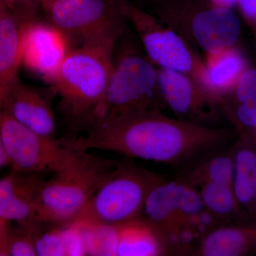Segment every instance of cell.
Listing matches in <instances>:
<instances>
[{"mask_svg":"<svg viewBox=\"0 0 256 256\" xmlns=\"http://www.w3.org/2000/svg\"><path fill=\"white\" fill-rule=\"evenodd\" d=\"M82 128L85 134L62 138L60 144L76 151L100 150L172 165L184 164L202 152L223 146L229 137L226 130L160 112L94 120Z\"/></svg>","mask_w":256,"mask_h":256,"instance_id":"1","label":"cell"},{"mask_svg":"<svg viewBox=\"0 0 256 256\" xmlns=\"http://www.w3.org/2000/svg\"><path fill=\"white\" fill-rule=\"evenodd\" d=\"M114 43L72 48L50 82L66 112L78 124L85 122L104 99L114 66Z\"/></svg>","mask_w":256,"mask_h":256,"instance_id":"2","label":"cell"},{"mask_svg":"<svg viewBox=\"0 0 256 256\" xmlns=\"http://www.w3.org/2000/svg\"><path fill=\"white\" fill-rule=\"evenodd\" d=\"M119 164L86 152L77 164L44 180L33 201L36 220L43 224H68Z\"/></svg>","mask_w":256,"mask_h":256,"instance_id":"3","label":"cell"},{"mask_svg":"<svg viewBox=\"0 0 256 256\" xmlns=\"http://www.w3.org/2000/svg\"><path fill=\"white\" fill-rule=\"evenodd\" d=\"M160 176L134 165L120 162L82 212L65 226H118L140 217L146 194Z\"/></svg>","mask_w":256,"mask_h":256,"instance_id":"4","label":"cell"},{"mask_svg":"<svg viewBox=\"0 0 256 256\" xmlns=\"http://www.w3.org/2000/svg\"><path fill=\"white\" fill-rule=\"evenodd\" d=\"M164 108L158 67L148 57L128 53L114 64L104 99L86 124L94 120L162 112Z\"/></svg>","mask_w":256,"mask_h":256,"instance_id":"5","label":"cell"},{"mask_svg":"<svg viewBox=\"0 0 256 256\" xmlns=\"http://www.w3.org/2000/svg\"><path fill=\"white\" fill-rule=\"evenodd\" d=\"M128 4L127 0H53L44 9L70 44L80 47L116 42L128 20Z\"/></svg>","mask_w":256,"mask_h":256,"instance_id":"6","label":"cell"},{"mask_svg":"<svg viewBox=\"0 0 256 256\" xmlns=\"http://www.w3.org/2000/svg\"><path fill=\"white\" fill-rule=\"evenodd\" d=\"M206 212L196 188L180 178L160 176L146 194L141 217L164 236L172 254H181L192 224Z\"/></svg>","mask_w":256,"mask_h":256,"instance_id":"7","label":"cell"},{"mask_svg":"<svg viewBox=\"0 0 256 256\" xmlns=\"http://www.w3.org/2000/svg\"><path fill=\"white\" fill-rule=\"evenodd\" d=\"M0 138L9 164L16 171L56 174L77 164L87 152L69 149L55 138L34 132L3 107L0 110Z\"/></svg>","mask_w":256,"mask_h":256,"instance_id":"8","label":"cell"},{"mask_svg":"<svg viewBox=\"0 0 256 256\" xmlns=\"http://www.w3.org/2000/svg\"><path fill=\"white\" fill-rule=\"evenodd\" d=\"M127 18L136 28L152 63L158 68L188 74L200 84L204 60L198 58L182 36L130 3Z\"/></svg>","mask_w":256,"mask_h":256,"instance_id":"9","label":"cell"},{"mask_svg":"<svg viewBox=\"0 0 256 256\" xmlns=\"http://www.w3.org/2000/svg\"><path fill=\"white\" fill-rule=\"evenodd\" d=\"M163 18L168 26L205 54L236 46L240 38V20L228 8L210 4L200 9L169 10Z\"/></svg>","mask_w":256,"mask_h":256,"instance_id":"10","label":"cell"},{"mask_svg":"<svg viewBox=\"0 0 256 256\" xmlns=\"http://www.w3.org/2000/svg\"><path fill=\"white\" fill-rule=\"evenodd\" d=\"M158 72L165 107L178 118L201 124L215 116L218 106L216 99L192 77L170 69L158 68Z\"/></svg>","mask_w":256,"mask_h":256,"instance_id":"11","label":"cell"},{"mask_svg":"<svg viewBox=\"0 0 256 256\" xmlns=\"http://www.w3.org/2000/svg\"><path fill=\"white\" fill-rule=\"evenodd\" d=\"M72 48L66 36L50 22L36 18L25 25L22 64L48 82L54 78Z\"/></svg>","mask_w":256,"mask_h":256,"instance_id":"12","label":"cell"},{"mask_svg":"<svg viewBox=\"0 0 256 256\" xmlns=\"http://www.w3.org/2000/svg\"><path fill=\"white\" fill-rule=\"evenodd\" d=\"M2 107L18 122L34 132L55 137V116L50 102L38 90L20 78L5 96Z\"/></svg>","mask_w":256,"mask_h":256,"instance_id":"13","label":"cell"},{"mask_svg":"<svg viewBox=\"0 0 256 256\" xmlns=\"http://www.w3.org/2000/svg\"><path fill=\"white\" fill-rule=\"evenodd\" d=\"M40 174L13 170L0 178V218L16 224L36 220L33 201L44 181Z\"/></svg>","mask_w":256,"mask_h":256,"instance_id":"14","label":"cell"},{"mask_svg":"<svg viewBox=\"0 0 256 256\" xmlns=\"http://www.w3.org/2000/svg\"><path fill=\"white\" fill-rule=\"evenodd\" d=\"M192 254L200 256H242L256 254V224L218 226L200 239Z\"/></svg>","mask_w":256,"mask_h":256,"instance_id":"15","label":"cell"},{"mask_svg":"<svg viewBox=\"0 0 256 256\" xmlns=\"http://www.w3.org/2000/svg\"><path fill=\"white\" fill-rule=\"evenodd\" d=\"M248 64L236 46L206 54L200 84L216 99L232 92Z\"/></svg>","mask_w":256,"mask_h":256,"instance_id":"16","label":"cell"},{"mask_svg":"<svg viewBox=\"0 0 256 256\" xmlns=\"http://www.w3.org/2000/svg\"><path fill=\"white\" fill-rule=\"evenodd\" d=\"M26 24L12 12L0 14V98L3 100L18 79Z\"/></svg>","mask_w":256,"mask_h":256,"instance_id":"17","label":"cell"},{"mask_svg":"<svg viewBox=\"0 0 256 256\" xmlns=\"http://www.w3.org/2000/svg\"><path fill=\"white\" fill-rule=\"evenodd\" d=\"M116 256H156L171 254L159 230L142 217L116 226Z\"/></svg>","mask_w":256,"mask_h":256,"instance_id":"18","label":"cell"},{"mask_svg":"<svg viewBox=\"0 0 256 256\" xmlns=\"http://www.w3.org/2000/svg\"><path fill=\"white\" fill-rule=\"evenodd\" d=\"M232 186L239 205L252 223L256 224V142L240 137L233 146Z\"/></svg>","mask_w":256,"mask_h":256,"instance_id":"19","label":"cell"},{"mask_svg":"<svg viewBox=\"0 0 256 256\" xmlns=\"http://www.w3.org/2000/svg\"><path fill=\"white\" fill-rule=\"evenodd\" d=\"M223 108L240 136L254 137L256 130V69L248 66L233 90L220 98Z\"/></svg>","mask_w":256,"mask_h":256,"instance_id":"20","label":"cell"},{"mask_svg":"<svg viewBox=\"0 0 256 256\" xmlns=\"http://www.w3.org/2000/svg\"><path fill=\"white\" fill-rule=\"evenodd\" d=\"M184 165L180 178L194 188L206 183H233V148L226 149L220 146L210 148Z\"/></svg>","mask_w":256,"mask_h":256,"instance_id":"21","label":"cell"},{"mask_svg":"<svg viewBox=\"0 0 256 256\" xmlns=\"http://www.w3.org/2000/svg\"><path fill=\"white\" fill-rule=\"evenodd\" d=\"M196 188L205 208L220 225L252 223L239 205L232 185L206 183Z\"/></svg>","mask_w":256,"mask_h":256,"instance_id":"22","label":"cell"},{"mask_svg":"<svg viewBox=\"0 0 256 256\" xmlns=\"http://www.w3.org/2000/svg\"><path fill=\"white\" fill-rule=\"evenodd\" d=\"M35 248L37 256H67L65 228L42 232L37 236Z\"/></svg>","mask_w":256,"mask_h":256,"instance_id":"23","label":"cell"},{"mask_svg":"<svg viewBox=\"0 0 256 256\" xmlns=\"http://www.w3.org/2000/svg\"><path fill=\"white\" fill-rule=\"evenodd\" d=\"M41 0H14L12 12L22 21L28 22L37 18Z\"/></svg>","mask_w":256,"mask_h":256,"instance_id":"24","label":"cell"},{"mask_svg":"<svg viewBox=\"0 0 256 256\" xmlns=\"http://www.w3.org/2000/svg\"><path fill=\"white\" fill-rule=\"evenodd\" d=\"M237 5L256 43V0H238Z\"/></svg>","mask_w":256,"mask_h":256,"instance_id":"25","label":"cell"},{"mask_svg":"<svg viewBox=\"0 0 256 256\" xmlns=\"http://www.w3.org/2000/svg\"><path fill=\"white\" fill-rule=\"evenodd\" d=\"M11 222L0 218V244H4L11 230Z\"/></svg>","mask_w":256,"mask_h":256,"instance_id":"26","label":"cell"},{"mask_svg":"<svg viewBox=\"0 0 256 256\" xmlns=\"http://www.w3.org/2000/svg\"><path fill=\"white\" fill-rule=\"evenodd\" d=\"M210 4L214 6L232 9L234 6H236L238 0H210Z\"/></svg>","mask_w":256,"mask_h":256,"instance_id":"27","label":"cell"},{"mask_svg":"<svg viewBox=\"0 0 256 256\" xmlns=\"http://www.w3.org/2000/svg\"><path fill=\"white\" fill-rule=\"evenodd\" d=\"M2 99L0 98V110H1L2 107ZM8 164H9V161H8V156H6V152L4 151V146H3L1 138H0V169Z\"/></svg>","mask_w":256,"mask_h":256,"instance_id":"28","label":"cell"},{"mask_svg":"<svg viewBox=\"0 0 256 256\" xmlns=\"http://www.w3.org/2000/svg\"><path fill=\"white\" fill-rule=\"evenodd\" d=\"M14 0H0V10L12 11L14 9Z\"/></svg>","mask_w":256,"mask_h":256,"instance_id":"29","label":"cell"},{"mask_svg":"<svg viewBox=\"0 0 256 256\" xmlns=\"http://www.w3.org/2000/svg\"><path fill=\"white\" fill-rule=\"evenodd\" d=\"M52 1H53V0H41V4L42 8H44L47 4H50V2Z\"/></svg>","mask_w":256,"mask_h":256,"instance_id":"30","label":"cell"},{"mask_svg":"<svg viewBox=\"0 0 256 256\" xmlns=\"http://www.w3.org/2000/svg\"><path fill=\"white\" fill-rule=\"evenodd\" d=\"M254 140H255V141H256V130L255 134H254Z\"/></svg>","mask_w":256,"mask_h":256,"instance_id":"31","label":"cell"},{"mask_svg":"<svg viewBox=\"0 0 256 256\" xmlns=\"http://www.w3.org/2000/svg\"><path fill=\"white\" fill-rule=\"evenodd\" d=\"M4 11H6V10H0V14H1V13L2 12H4Z\"/></svg>","mask_w":256,"mask_h":256,"instance_id":"32","label":"cell"}]
</instances>
